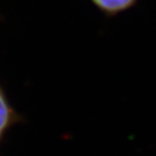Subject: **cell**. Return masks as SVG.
<instances>
[{
  "mask_svg": "<svg viewBox=\"0 0 156 156\" xmlns=\"http://www.w3.org/2000/svg\"><path fill=\"white\" fill-rule=\"evenodd\" d=\"M102 13L108 16H116L118 14L132 8L138 0H90Z\"/></svg>",
  "mask_w": 156,
  "mask_h": 156,
  "instance_id": "cell-2",
  "label": "cell"
},
{
  "mask_svg": "<svg viewBox=\"0 0 156 156\" xmlns=\"http://www.w3.org/2000/svg\"><path fill=\"white\" fill-rule=\"evenodd\" d=\"M23 122V117L13 106L8 95L0 84V147L14 126Z\"/></svg>",
  "mask_w": 156,
  "mask_h": 156,
  "instance_id": "cell-1",
  "label": "cell"
}]
</instances>
